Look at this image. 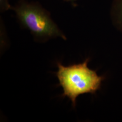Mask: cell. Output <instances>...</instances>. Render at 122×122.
I'll list each match as a JSON object with an SVG mask.
<instances>
[{
  "mask_svg": "<svg viewBox=\"0 0 122 122\" xmlns=\"http://www.w3.org/2000/svg\"><path fill=\"white\" fill-rule=\"evenodd\" d=\"M12 7L9 4L8 0H0V10L1 12H4L11 9Z\"/></svg>",
  "mask_w": 122,
  "mask_h": 122,
  "instance_id": "4",
  "label": "cell"
},
{
  "mask_svg": "<svg viewBox=\"0 0 122 122\" xmlns=\"http://www.w3.org/2000/svg\"><path fill=\"white\" fill-rule=\"evenodd\" d=\"M110 15L114 26L122 32V0H114L111 5Z\"/></svg>",
  "mask_w": 122,
  "mask_h": 122,
  "instance_id": "3",
  "label": "cell"
},
{
  "mask_svg": "<svg viewBox=\"0 0 122 122\" xmlns=\"http://www.w3.org/2000/svg\"><path fill=\"white\" fill-rule=\"evenodd\" d=\"M89 58L81 63L65 66L57 62L58 71L56 73L59 85L63 88L62 97L71 100L74 107L78 96L84 94H95L101 87L103 76L88 66Z\"/></svg>",
  "mask_w": 122,
  "mask_h": 122,
  "instance_id": "1",
  "label": "cell"
},
{
  "mask_svg": "<svg viewBox=\"0 0 122 122\" xmlns=\"http://www.w3.org/2000/svg\"><path fill=\"white\" fill-rule=\"evenodd\" d=\"M20 24L30 32L34 38L40 41L50 39L66 37L50 17L48 11L37 3L20 1L12 8Z\"/></svg>",
  "mask_w": 122,
  "mask_h": 122,
  "instance_id": "2",
  "label": "cell"
},
{
  "mask_svg": "<svg viewBox=\"0 0 122 122\" xmlns=\"http://www.w3.org/2000/svg\"><path fill=\"white\" fill-rule=\"evenodd\" d=\"M66 1H67V2H70L71 3H75L76 2V0H65Z\"/></svg>",
  "mask_w": 122,
  "mask_h": 122,
  "instance_id": "5",
  "label": "cell"
}]
</instances>
